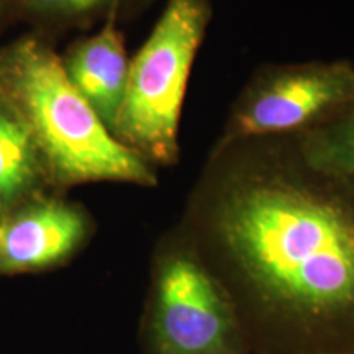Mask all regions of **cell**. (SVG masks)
Instances as JSON below:
<instances>
[{"label":"cell","instance_id":"obj_1","mask_svg":"<svg viewBox=\"0 0 354 354\" xmlns=\"http://www.w3.org/2000/svg\"><path fill=\"white\" fill-rule=\"evenodd\" d=\"M216 240L240 282L250 351L354 349V210L281 180L230 192Z\"/></svg>","mask_w":354,"mask_h":354},{"label":"cell","instance_id":"obj_2","mask_svg":"<svg viewBox=\"0 0 354 354\" xmlns=\"http://www.w3.org/2000/svg\"><path fill=\"white\" fill-rule=\"evenodd\" d=\"M0 95L32 135L56 192L87 183L156 184L151 165L115 138L74 88L44 35L0 46Z\"/></svg>","mask_w":354,"mask_h":354},{"label":"cell","instance_id":"obj_3","mask_svg":"<svg viewBox=\"0 0 354 354\" xmlns=\"http://www.w3.org/2000/svg\"><path fill=\"white\" fill-rule=\"evenodd\" d=\"M209 19L207 0H167L149 38L130 59L113 135L148 162L174 161L189 73Z\"/></svg>","mask_w":354,"mask_h":354},{"label":"cell","instance_id":"obj_4","mask_svg":"<svg viewBox=\"0 0 354 354\" xmlns=\"http://www.w3.org/2000/svg\"><path fill=\"white\" fill-rule=\"evenodd\" d=\"M143 330L148 354H250L228 289L189 251L159 258Z\"/></svg>","mask_w":354,"mask_h":354},{"label":"cell","instance_id":"obj_5","mask_svg":"<svg viewBox=\"0 0 354 354\" xmlns=\"http://www.w3.org/2000/svg\"><path fill=\"white\" fill-rule=\"evenodd\" d=\"M94 233L82 205L61 192L39 194L0 218V276H26L68 264Z\"/></svg>","mask_w":354,"mask_h":354},{"label":"cell","instance_id":"obj_6","mask_svg":"<svg viewBox=\"0 0 354 354\" xmlns=\"http://www.w3.org/2000/svg\"><path fill=\"white\" fill-rule=\"evenodd\" d=\"M351 100V64L335 63L289 71L269 81L246 102L233 125V135L245 138L295 130Z\"/></svg>","mask_w":354,"mask_h":354},{"label":"cell","instance_id":"obj_7","mask_svg":"<svg viewBox=\"0 0 354 354\" xmlns=\"http://www.w3.org/2000/svg\"><path fill=\"white\" fill-rule=\"evenodd\" d=\"M59 56L71 84L113 133L130 71L125 39L117 26V17H110L99 32L77 39Z\"/></svg>","mask_w":354,"mask_h":354},{"label":"cell","instance_id":"obj_8","mask_svg":"<svg viewBox=\"0 0 354 354\" xmlns=\"http://www.w3.org/2000/svg\"><path fill=\"white\" fill-rule=\"evenodd\" d=\"M50 190V176L32 135L0 95V214Z\"/></svg>","mask_w":354,"mask_h":354},{"label":"cell","instance_id":"obj_9","mask_svg":"<svg viewBox=\"0 0 354 354\" xmlns=\"http://www.w3.org/2000/svg\"><path fill=\"white\" fill-rule=\"evenodd\" d=\"M123 0H0V10L44 35L55 28L117 17Z\"/></svg>","mask_w":354,"mask_h":354},{"label":"cell","instance_id":"obj_10","mask_svg":"<svg viewBox=\"0 0 354 354\" xmlns=\"http://www.w3.org/2000/svg\"><path fill=\"white\" fill-rule=\"evenodd\" d=\"M305 159L312 169L323 174L354 176V115L310 140Z\"/></svg>","mask_w":354,"mask_h":354},{"label":"cell","instance_id":"obj_11","mask_svg":"<svg viewBox=\"0 0 354 354\" xmlns=\"http://www.w3.org/2000/svg\"><path fill=\"white\" fill-rule=\"evenodd\" d=\"M310 354H354V349H344V351H323V353H310Z\"/></svg>","mask_w":354,"mask_h":354},{"label":"cell","instance_id":"obj_12","mask_svg":"<svg viewBox=\"0 0 354 354\" xmlns=\"http://www.w3.org/2000/svg\"><path fill=\"white\" fill-rule=\"evenodd\" d=\"M0 218H2V214H0Z\"/></svg>","mask_w":354,"mask_h":354}]
</instances>
